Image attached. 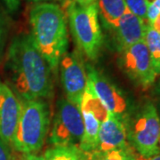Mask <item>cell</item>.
<instances>
[{
	"mask_svg": "<svg viewBox=\"0 0 160 160\" xmlns=\"http://www.w3.org/2000/svg\"><path fill=\"white\" fill-rule=\"evenodd\" d=\"M6 69L12 86L22 101L51 95V68L35 46L31 34H20L12 41Z\"/></svg>",
	"mask_w": 160,
	"mask_h": 160,
	"instance_id": "obj_1",
	"label": "cell"
},
{
	"mask_svg": "<svg viewBox=\"0 0 160 160\" xmlns=\"http://www.w3.org/2000/svg\"><path fill=\"white\" fill-rule=\"evenodd\" d=\"M34 44L51 69H56L68 51L69 36L66 14L54 3L36 4L29 12Z\"/></svg>",
	"mask_w": 160,
	"mask_h": 160,
	"instance_id": "obj_2",
	"label": "cell"
},
{
	"mask_svg": "<svg viewBox=\"0 0 160 160\" xmlns=\"http://www.w3.org/2000/svg\"><path fill=\"white\" fill-rule=\"evenodd\" d=\"M127 142L141 158L147 160L159 154L160 118L151 102H146L124 118Z\"/></svg>",
	"mask_w": 160,
	"mask_h": 160,
	"instance_id": "obj_3",
	"label": "cell"
},
{
	"mask_svg": "<svg viewBox=\"0 0 160 160\" xmlns=\"http://www.w3.org/2000/svg\"><path fill=\"white\" fill-rule=\"evenodd\" d=\"M49 126V109L44 101H22L20 119L12 148L19 153L36 154L45 143Z\"/></svg>",
	"mask_w": 160,
	"mask_h": 160,
	"instance_id": "obj_4",
	"label": "cell"
},
{
	"mask_svg": "<svg viewBox=\"0 0 160 160\" xmlns=\"http://www.w3.org/2000/svg\"><path fill=\"white\" fill-rule=\"evenodd\" d=\"M65 6L76 45L89 60L95 61L99 57L102 45V33L96 3L80 6L69 2Z\"/></svg>",
	"mask_w": 160,
	"mask_h": 160,
	"instance_id": "obj_5",
	"label": "cell"
},
{
	"mask_svg": "<svg viewBox=\"0 0 160 160\" xmlns=\"http://www.w3.org/2000/svg\"><path fill=\"white\" fill-rule=\"evenodd\" d=\"M84 135V121L79 106L67 98L60 100L53 118L49 142L52 146L79 148Z\"/></svg>",
	"mask_w": 160,
	"mask_h": 160,
	"instance_id": "obj_6",
	"label": "cell"
},
{
	"mask_svg": "<svg viewBox=\"0 0 160 160\" xmlns=\"http://www.w3.org/2000/svg\"><path fill=\"white\" fill-rule=\"evenodd\" d=\"M118 64L124 73L143 90L149 89L155 83L157 75L144 40L119 52Z\"/></svg>",
	"mask_w": 160,
	"mask_h": 160,
	"instance_id": "obj_7",
	"label": "cell"
},
{
	"mask_svg": "<svg viewBox=\"0 0 160 160\" xmlns=\"http://www.w3.org/2000/svg\"><path fill=\"white\" fill-rule=\"evenodd\" d=\"M61 79L66 97L70 102L79 106L87 86L86 67L78 52H66L60 64Z\"/></svg>",
	"mask_w": 160,
	"mask_h": 160,
	"instance_id": "obj_8",
	"label": "cell"
},
{
	"mask_svg": "<svg viewBox=\"0 0 160 160\" xmlns=\"http://www.w3.org/2000/svg\"><path fill=\"white\" fill-rule=\"evenodd\" d=\"M86 67L88 82L105 108L109 113L124 119L128 113V104L123 92L99 70L90 65Z\"/></svg>",
	"mask_w": 160,
	"mask_h": 160,
	"instance_id": "obj_9",
	"label": "cell"
},
{
	"mask_svg": "<svg viewBox=\"0 0 160 160\" xmlns=\"http://www.w3.org/2000/svg\"><path fill=\"white\" fill-rule=\"evenodd\" d=\"M22 102L11 88L0 83V138L12 147L17 130Z\"/></svg>",
	"mask_w": 160,
	"mask_h": 160,
	"instance_id": "obj_10",
	"label": "cell"
},
{
	"mask_svg": "<svg viewBox=\"0 0 160 160\" xmlns=\"http://www.w3.org/2000/svg\"><path fill=\"white\" fill-rule=\"evenodd\" d=\"M147 24L149 23L143 22L126 7V12L119 19L118 25L112 29L117 50L121 52L144 40Z\"/></svg>",
	"mask_w": 160,
	"mask_h": 160,
	"instance_id": "obj_11",
	"label": "cell"
},
{
	"mask_svg": "<svg viewBox=\"0 0 160 160\" xmlns=\"http://www.w3.org/2000/svg\"><path fill=\"white\" fill-rule=\"evenodd\" d=\"M129 147L124 120L109 113L101 124L96 150H109Z\"/></svg>",
	"mask_w": 160,
	"mask_h": 160,
	"instance_id": "obj_12",
	"label": "cell"
},
{
	"mask_svg": "<svg viewBox=\"0 0 160 160\" xmlns=\"http://www.w3.org/2000/svg\"><path fill=\"white\" fill-rule=\"evenodd\" d=\"M81 112L84 121V135L79 149L86 154H89L97 149L99 130L102 122L87 109H81Z\"/></svg>",
	"mask_w": 160,
	"mask_h": 160,
	"instance_id": "obj_13",
	"label": "cell"
},
{
	"mask_svg": "<svg viewBox=\"0 0 160 160\" xmlns=\"http://www.w3.org/2000/svg\"><path fill=\"white\" fill-rule=\"evenodd\" d=\"M99 15L108 29H114L126 10L124 0H96Z\"/></svg>",
	"mask_w": 160,
	"mask_h": 160,
	"instance_id": "obj_14",
	"label": "cell"
},
{
	"mask_svg": "<svg viewBox=\"0 0 160 160\" xmlns=\"http://www.w3.org/2000/svg\"><path fill=\"white\" fill-rule=\"evenodd\" d=\"M80 109H87V110L91 111L92 113H93L97 117L98 119L102 123L108 118V116L109 115L108 109L105 108L103 103L98 98L89 82L87 83L86 91H85V93L82 98Z\"/></svg>",
	"mask_w": 160,
	"mask_h": 160,
	"instance_id": "obj_15",
	"label": "cell"
},
{
	"mask_svg": "<svg viewBox=\"0 0 160 160\" xmlns=\"http://www.w3.org/2000/svg\"><path fill=\"white\" fill-rule=\"evenodd\" d=\"M44 160H87V154L75 146H52L46 151Z\"/></svg>",
	"mask_w": 160,
	"mask_h": 160,
	"instance_id": "obj_16",
	"label": "cell"
},
{
	"mask_svg": "<svg viewBox=\"0 0 160 160\" xmlns=\"http://www.w3.org/2000/svg\"><path fill=\"white\" fill-rule=\"evenodd\" d=\"M144 42L149 50L151 64L157 76H160V36L147 24L145 29Z\"/></svg>",
	"mask_w": 160,
	"mask_h": 160,
	"instance_id": "obj_17",
	"label": "cell"
},
{
	"mask_svg": "<svg viewBox=\"0 0 160 160\" xmlns=\"http://www.w3.org/2000/svg\"><path fill=\"white\" fill-rule=\"evenodd\" d=\"M131 147L109 150H94L87 154V160H141Z\"/></svg>",
	"mask_w": 160,
	"mask_h": 160,
	"instance_id": "obj_18",
	"label": "cell"
},
{
	"mask_svg": "<svg viewBox=\"0 0 160 160\" xmlns=\"http://www.w3.org/2000/svg\"><path fill=\"white\" fill-rule=\"evenodd\" d=\"M127 9L142 19L143 22H147V3L146 0H124Z\"/></svg>",
	"mask_w": 160,
	"mask_h": 160,
	"instance_id": "obj_19",
	"label": "cell"
},
{
	"mask_svg": "<svg viewBox=\"0 0 160 160\" xmlns=\"http://www.w3.org/2000/svg\"><path fill=\"white\" fill-rule=\"evenodd\" d=\"M12 156L11 146L0 138V160H12Z\"/></svg>",
	"mask_w": 160,
	"mask_h": 160,
	"instance_id": "obj_20",
	"label": "cell"
},
{
	"mask_svg": "<svg viewBox=\"0 0 160 160\" xmlns=\"http://www.w3.org/2000/svg\"><path fill=\"white\" fill-rule=\"evenodd\" d=\"M12 160H44V157L37 154L20 153L18 155H13Z\"/></svg>",
	"mask_w": 160,
	"mask_h": 160,
	"instance_id": "obj_21",
	"label": "cell"
},
{
	"mask_svg": "<svg viewBox=\"0 0 160 160\" xmlns=\"http://www.w3.org/2000/svg\"><path fill=\"white\" fill-rule=\"evenodd\" d=\"M3 2L11 12H15L20 6V0H3Z\"/></svg>",
	"mask_w": 160,
	"mask_h": 160,
	"instance_id": "obj_22",
	"label": "cell"
},
{
	"mask_svg": "<svg viewBox=\"0 0 160 160\" xmlns=\"http://www.w3.org/2000/svg\"><path fill=\"white\" fill-rule=\"evenodd\" d=\"M69 2H73L78 5H80V6H88V5H91L93 3H96V0H64L63 4L66 6Z\"/></svg>",
	"mask_w": 160,
	"mask_h": 160,
	"instance_id": "obj_23",
	"label": "cell"
},
{
	"mask_svg": "<svg viewBox=\"0 0 160 160\" xmlns=\"http://www.w3.org/2000/svg\"><path fill=\"white\" fill-rule=\"evenodd\" d=\"M149 25L151 26V28L154 29L156 32H158L160 35V13Z\"/></svg>",
	"mask_w": 160,
	"mask_h": 160,
	"instance_id": "obj_24",
	"label": "cell"
},
{
	"mask_svg": "<svg viewBox=\"0 0 160 160\" xmlns=\"http://www.w3.org/2000/svg\"><path fill=\"white\" fill-rule=\"evenodd\" d=\"M4 34H5V27H4L3 19L1 17V14H0V45H1L3 38H4Z\"/></svg>",
	"mask_w": 160,
	"mask_h": 160,
	"instance_id": "obj_25",
	"label": "cell"
},
{
	"mask_svg": "<svg viewBox=\"0 0 160 160\" xmlns=\"http://www.w3.org/2000/svg\"><path fill=\"white\" fill-rule=\"evenodd\" d=\"M29 2H33L36 4L38 3H52V2H56V1H61V2H64V0H28Z\"/></svg>",
	"mask_w": 160,
	"mask_h": 160,
	"instance_id": "obj_26",
	"label": "cell"
},
{
	"mask_svg": "<svg viewBox=\"0 0 160 160\" xmlns=\"http://www.w3.org/2000/svg\"><path fill=\"white\" fill-rule=\"evenodd\" d=\"M147 160H160V153L159 154L156 155V156H154V157H152V158H149V159Z\"/></svg>",
	"mask_w": 160,
	"mask_h": 160,
	"instance_id": "obj_27",
	"label": "cell"
},
{
	"mask_svg": "<svg viewBox=\"0 0 160 160\" xmlns=\"http://www.w3.org/2000/svg\"><path fill=\"white\" fill-rule=\"evenodd\" d=\"M157 92H158V94H160V79L158 81V86H157Z\"/></svg>",
	"mask_w": 160,
	"mask_h": 160,
	"instance_id": "obj_28",
	"label": "cell"
},
{
	"mask_svg": "<svg viewBox=\"0 0 160 160\" xmlns=\"http://www.w3.org/2000/svg\"><path fill=\"white\" fill-rule=\"evenodd\" d=\"M158 151H159L160 153V137L159 140H158Z\"/></svg>",
	"mask_w": 160,
	"mask_h": 160,
	"instance_id": "obj_29",
	"label": "cell"
},
{
	"mask_svg": "<svg viewBox=\"0 0 160 160\" xmlns=\"http://www.w3.org/2000/svg\"><path fill=\"white\" fill-rule=\"evenodd\" d=\"M159 118H160V116H159Z\"/></svg>",
	"mask_w": 160,
	"mask_h": 160,
	"instance_id": "obj_30",
	"label": "cell"
},
{
	"mask_svg": "<svg viewBox=\"0 0 160 160\" xmlns=\"http://www.w3.org/2000/svg\"><path fill=\"white\" fill-rule=\"evenodd\" d=\"M159 36H160V35H159Z\"/></svg>",
	"mask_w": 160,
	"mask_h": 160,
	"instance_id": "obj_31",
	"label": "cell"
}]
</instances>
